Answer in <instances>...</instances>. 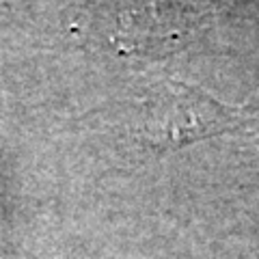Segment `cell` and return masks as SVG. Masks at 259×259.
I'll list each match as a JSON object with an SVG mask.
<instances>
[{
    "mask_svg": "<svg viewBox=\"0 0 259 259\" xmlns=\"http://www.w3.org/2000/svg\"><path fill=\"white\" fill-rule=\"evenodd\" d=\"M244 110L229 108L190 84L166 82L145 102L139 117V141L156 153L242 127Z\"/></svg>",
    "mask_w": 259,
    "mask_h": 259,
    "instance_id": "6da1fadb",
    "label": "cell"
},
{
    "mask_svg": "<svg viewBox=\"0 0 259 259\" xmlns=\"http://www.w3.org/2000/svg\"><path fill=\"white\" fill-rule=\"evenodd\" d=\"M190 35V11L173 0H119L112 41L121 54L164 56Z\"/></svg>",
    "mask_w": 259,
    "mask_h": 259,
    "instance_id": "7a4b0ae2",
    "label": "cell"
}]
</instances>
